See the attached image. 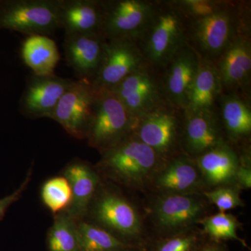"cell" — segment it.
<instances>
[{"label":"cell","instance_id":"32","mask_svg":"<svg viewBox=\"0 0 251 251\" xmlns=\"http://www.w3.org/2000/svg\"><path fill=\"white\" fill-rule=\"evenodd\" d=\"M31 175H32V167L28 171L27 176H26L24 181L16 191L4 198H0V221L4 218L10 206L14 204L15 202H17L18 200L23 196L25 191L27 189L28 185L30 183Z\"/></svg>","mask_w":251,"mask_h":251},{"label":"cell","instance_id":"28","mask_svg":"<svg viewBox=\"0 0 251 251\" xmlns=\"http://www.w3.org/2000/svg\"><path fill=\"white\" fill-rule=\"evenodd\" d=\"M41 195L44 204L54 215L67 211L72 204V188L64 176L47 180L43 185Z\"/></svg>","mask_w":251,"mask_h":251},{"label":"cell","instance_id":"34","mask_svg":"<svg viewBox=\"0 0 251 251\" xmlns=\"http://www.w3.org/2000/svg\"><path fill=\"white\" fill-rule=\"evenodd\" d=\"M197 251H229L227 247L223 242H215L205 237Z\"/></svg>","mask_w":251,"mask_h":251},{"label":"cell","instance_id":"35","mask_svg":"<svg viewBox=\"0 0 251 251\" xmlns=\"http://www.w3.org/2000/svg\"><path fill=\"white\" fill-rule=\"evenodd\" d=\"M122 251H145V247H129Z\"/></svg>","mask_w":251,"mask_h":251},{"label":"cell","instance_id":"7","mask_svg":"<svg viewBox=\"0 0 251 251\" xmlns=\"http://www.w3.org/2000/svg\"><path fill=\"white\" fill-rule=\"evenodd\" d=\"M183 123L171 110L158 109L138 120L133 135L156 152L162 162L175 156L182 144Z\"/></svg>","mask_w":251,"mask_h":251},{"label":"cell","instance_id":"10","mask_svg":"<svg viewBox=\"0 0 251 251\" xmlns=\"http://www.w3.org/2000/svg\"><path fill=\"white\" fill-rule=\"evenodd\" d=\"M103 11L102 35L107 40H134L151 18V6L137 0L103 1Z\"/></svg>","mask_w":251,"mask_h":251},{"label":"cell","instance_id":"23","mask_svg":"<svg viewBox=\"0 0 251 251\" xmlns=\"http://www.w3.org/2000/svg\"><path fill=\"white\" fill-rule=\"evenodd\" d=\"M221 86L216 67L204 59L200 60L197 74L188 93L186 109L193 111L212 110Z\"/></svg>","mask_w":251,"mask_h":251},{"label":"cell","instance_id":"30","mask_svg":"<svg viewBox=\"0 0 251 251\" xmlns=\"http://www.w3.org/2000/svg\"><path fill=\"white\" fill-rule=\"evenodd\" d=\"M202 195L209 204L216 206L219 212H226L244 205L240 196V189L234 185L206 190Z\"/></svg>","mask_w":251,"mask_h":251},{"label":"cell","instance_id":"12","mask_svg":"<svg viewBox=\"0 0 251 251\" xmlns=\"http://www.w3.org/2000/svg\"><path fill=\"white\" fill-rule=\"evenodd\" d=\"M74 81L55 74L47 76L33 75L21 97L20 110L31 118H51L59 100Z\"/></svg>","mask_w":251,"mask_h":251},{"label":"cell","instance_id":"33","mask_svg":"<svg viewBox=\"0 0 251 251\" xmlns=\"http://www.w3.org/2000/svg\"><path fill=\"white\" fill-rule=\"evenodd\" d=\"M234 186L239 189L251 188V167L249 157H240L239 164L234 176Z\"/></svg>","mask_w":251,"mask_h":251},{"label":"cell","instance_id":"29","mask_svg":"<svg viewBox=\"0 0 251 251\" xmlns=\"http://www.w3.org/2000/svg\"><path fill=\"white\" fill-rule=\"evenodd\" d=\"M205 237L201 229L194 227L175 235L150 239L145 251H197Z\"/></svg>","mask_w":251,"mask_h":251},{"label":"cell","instance_id":"25","mask_svg":"<svg viewBox=\"0 0 251 251\" xmlns=\"http://www.w3.org/2000/svg\"><path fill=\"white\" fill-rule=\"evenodd\" d=\"M78 251H122L130 246L92 223H77Z\"/></svg>","mask_w":251,"mask_h":251},{"label":"cell","instance_id":"20","mask_svg":"<svg viewBox=\"0 0 251 251\" xmlns=\"http://www.w3.org/2000/svg\"><path fill=\"white\" fill-rule=\"evenodd\" d=\"M234 21L222 9L208 17L198 19L194 25V39L203 52L209 55L223 53L234 39Z\"/></svg>","mask_w":251,"mask_h":251},{"label":"cell","instance_id":"9","mask_svg":"<svg viewBox=\"0 0 251 251\" xmlns=\"http://www.w3.org/2000/svg\"><path fill=\"white\" fill-rule=\"evenodd\" d=\"M143 54L133 39L107 40L103 62L92 85L95 90H110L143 67Z\"/></svg>","mask_w":251,"mask_h":251},{"label":"cell","instance_id":"24","mask_svg":"<svg viewBox=\"0 0 251 251\" xmlns=\"http://www.w3.org/2000/svg\"><path fill=\"white\" fill-rule=\"evenodd\" d=\"M221 110L223 126L229 140L239 141L250 135L251 111L245 101L235 96H227L223 99Z\"/></svg>","mask_w":251,"mask_h":251},{"label":"cell","instance_id":"3","mask_svg":"<svg viewBox=\"0 0 251 251\" xmlns=\"http://www.w3.org/2000/svg\"><path fill=\"white\" fill-rule=\"evenodd\" d=\"M96 91L93 117L86 139L102 154L133 134L138 120L111 91Z\"/></svg>","mask_w":251,"mask_h":251},{"label":"cell","instance_id":"6","mask_svg":"<svg viewBox=\"0 0 251 251\" xmlns=\"http://www.w3.org/2000/svg\"><path fill=\"white\" fill-rule=\"evenodd\" d=\"M96 97L97 91L92 84L74 80L59 100L50 119L74 138L85 139L93 117Z\"/></svg>","mask_w":251,"mask_h":251},{"label":"cell","instance_id":"16","mask_svg":"<svg viewBox=\"0 0 251 251\" xmlns=\"http://www.w3.org/2000/svg\"><path fill=\"white\" fill-rule=\"evenodd\" d=\"M103 1L60 0L59 21L65 35L101 34Z\"/></svg>","mask_w":251,"mask_h":251},{"label":"cell","instance_id":"18","mask_svg":"<svg viewBox=\"0 0 251 251\" xmlns=\"http://www.w3.org/2000/svg\"><path fill=\"white\" fill-rule=\"evenodd\" d=\"M63 176L69 181L72 191V204L67 211L81 221L97 194L100 182L98 173L88 163L77 160L66 167Z\"/></svg>","mask_w":251,"mask_h":251},{"label":"cell","instance_id":"11","mask_svg":"<svg viewBox=\"0 0 251 251\" xmlns=\"http://www.w3.org/2000/svg\"><path fill=\"white\" fill-rule=\"evenodd\" d=\"M137 120L163 108L156 80L142 67L110 90Z\"/></svg>","mask_w":251,"mask_h":251},{"label":"cell","instance_id":"5","mask_svg":"<svg viewBox=\"0 0 251 251\" xmlns=\"http://www.w3.org/2000/svg\"><path fill=\"white\" fill-rule=\"evenodd\" d=\"M209 204L202 194L158 195L151 207L158 238L194 228L208 216Z\"/></svg>","mask_w":251,"mask_h":251},{"label":"cell","instance_id":"15","mask_svg":"<svg viewBox=\"0 0 251 251\" xmlns=\"http://www.w3.org/2000/svg\"><path fill=\"white\" fill-rule=\"evenodd\" d=\"M186 110L183 122L182 145L188 157L197 158L226 143L212 110Z\"/></svg>","mask_w":251,"mask_h":251},{"label":"cell","instance_id":"8","mask_svg":"<svg viewBox=\"0 0 251 251\" xmlns=\"http://www.w3.org/2000/svg\"><path fill=\"white\" fill-rule=\"evenodd\" d=\"M148 188L158 195L202 194L207 190L194 160L177 156L162 162Z\"/></svg>","mask_w":251,"mask_h":251},{"label":"cell","instance_id":"2","mask_svg":"<svg viewBox=\"0 0 251 251\" xmlns=\"http://www.w3.org/2000/svg\"><path fill=\"white\" fill-rule=\"evenodd\" d=\"M88 211L94 222L130 247H146V237L139 211L126 198L112 191L96 194Z\"/></svg>","mask_w":251,"mask_h":251},{"label":"cell","instance_id":"22","mask_svg":"<svg viewBox=\"0 0 251 251\" xmlns=\"http://www.w3.org/2000/svg\"><path fill=\"white\" fill-rule=\"evenodd\" d=\"M23 62L39 76L54 74L60 55L55 41L46 35L29 36L21 48Z\"/></svg>","mask_w":251,"mask_h":251},{"label":"cell","instance_id":"17","mask_svg":"<svg viewBox=\"0 0 251 251\" xmlns=\"http://www.w3.org/2000/svg\"><path fill=\"white\" fill-rule=\"evenodd\" d=\"M193 159L201 171L207 190L234 185L240 157L227 143L221 144Z\"/></svg>","mask_w":251,"mask_h":251},{"label":"cell","instance_id":"27","mask_svg":"<svg viewBox=\"0 0 251 251\" xmlns=\"http://www.w3.org/2000/svg\"><path fill=\"white\" fill-rule=\"evenodd\" d=\"M198 224L202 227V232L206 237L215 242L236 241L243 247L249 248L245 241L237 234L239 221L237 218L226 212H219L206 216Z\"/></svg>","mask_w":251,"mask_h":251},{"label":"cell","instance_id":"13","mask_svg":"<svg viewBox=\"0 0 251 251\" xmlns=\"http://www.w3.org/2000/svg\"><path fill=\"white\" fill-rule=\"evenodd\" d=\"M106 43L101 34L65 35L66 58L78 80L94 82L103 62Z\"/></svg>","mask_w":251,"mask_h":251},{"label":"cell","instance_id":"1","mask_svg":"<svg viewBox=\"0 0 251 251\" xmlns=\"http://www.w3.org/2000/svg\"><path fill=\"white\" fill-rule=\"evenodd\" d=\"M162 161L150 147L132 134L102 153L97 170L107 177L128 188H148Z\"/></svg>","mask_w":251,"mask_h":251},{"label":"cell","instance_id":"14","mask_svg":"<svg viewBox=\"0 0 251 251\" xmlns=\"http://www.w3.org/2000/svg\"><path fill=\"white\" fill-rule=\"evenodd\" d=\"M153 20L145 50L150 61L159 64L170 60L183 46L184 25L179 13L171 9L162 11Z\"/></svg>","mask_w":251,"mask_h":251},{"label":"cell","instance_id":"21","mask_svg":"<svg viewBox=\"0 0 251 251\" xmlns=\"http://www.w3.org/2000/svg\"><path fill=\"white\" fill-rule=\"evenodd\" d=\"M222 85L239 87L250 76L251 49L250 43L245 38H235L222 53L218 66Z\"/></svg>","mask_w":251,"mask_h":251},{"label":"cell","instance_id":"4","mask_svg":"<svg viewBox=\"0 0 251 251\" xmlns=\"http://www.w3.org/2000/svg\"><path fill=\"white\" fill-rule=\"evenodd\" d=\"M59 4L60 0H0V29L47 36L61 28Z\"/></svg>","mask_w":251,"mask_h":251},{"label":"cell","instance_id":"31","mask_svg":"<svg viewBox=\"0 0 251 251\" xmlns=\"http://www.w3.org/2000/svg\"><path fill=\"white\" fill-rule=\"evenodd\" d=\"M183 9L196 20L208 17L221 11V3L208 0H185L180 3Z\"/></svg>","mask_w":251,"mask_h":251},{"label":"cell","instance_id":"26","mask_svg":"<svg viewBox=\"0 0 251 251\" xmlns=\"http://www.w3.org/2000/svg\"><path fill=\"white\" fill-rule=\"evenodd\" d=\"M78 221L67 211L55 215L48 233V251H78Z\"/></svg>","mask_w":251,"mask_h":251},{"label":"cell","instance_id":"19","mask_svg":"<svg viewBox=\"0 0 251 251\" xmlns=\"http://www.w3.org/2000/svg\"><path fill=\"white\" fill-rule=\"evenodd\" d=\"M199 56L194 50L183 45L171 57L166 80V92L172 101L186 108L190 89L199 68Z\"/></svg>","mask_w":251,"mask_h":251}]
</instances>
